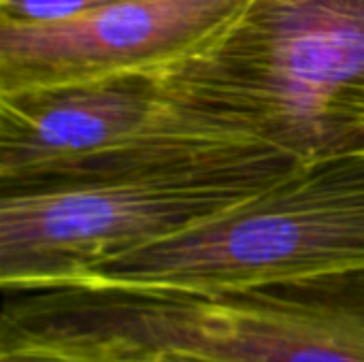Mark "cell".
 I'll use <instances>...</instances> for the list:
<instances>
[{
  "label": "cell",
  "instance_id": "6da1fadb",
  "mask_svg": "<svg viewBox=\"0 0 364 362\" xmlns=\"http://www.w3.org/2000/svg\"><path fill=\"white\" fill-rule=\"evenodd\" d=\"M87 361L183 350L237 362H364V269L192 294L68 286L4 294L0 350Z\"/></svg>",
  "mask_w": 364,
  "mask_h": 362
},
{
  "label": "cell",
  "instance_id": "7a4b0ae2",
  "mask_svg": "<svg viewBox=\"0 0 364 362\" xmlns=\"http://www.w3.org/2000/svg\"><path fill=\"white\" fill-rule=\"evenodd\" d=\"M154 75L164 100L209 134L299 162L364 149V0H250Z\"/></svg>",
  "mask_w": 364,
  "mask_h": 362
},
{
  "label": "cell",
  "instance_id": "3957f363",
  "mask_svg": "<svg viewBox=\"0 0 364 362\" xmlns=\"http://www.w3.org/2000/svg\"><path fill=\"white\" fill-rule=\"evenodd\" d=\"M299 160L262 145L79 186L0 196L4 294L77 286L96 267L194 228L267 190Z\"/></svg>",
  "mask_w": 364,
  "mask_h": 362
},
{
  "label": "cell",
  "instance_id": "277c9868",
  "mask_svg": "<svg viewBox=\"0 0 364 362\" xmlns=\"http://www.w3.org/2000/svg\"><path fill=\"white\" fill-rule=\"evenodd\" d=\"M364 269V149L299 162L267 190L77 286L218 294Z\"/></svg>",
  "mask_w": 364,
  "mask_h": 362
},
{
  "label": "cell",
  "instance_id": "5b68a950",
  "mask_svg": "<svg viewBox=\"0 0 364 362\" xmlns=\"http://www.w3.org/2000/svg\"><path fill=\"white\" fill-rule=\"evenodd\" d=\"M250 0H119L47 23H0V94L156 73L218 36Z\"/></svg>",
  "mask_w": 364,
  "mask_h": 362
},
{
  "label": "cell",
  "instance_id": "8992f818",
  "mask_svg": "<svg viewBox=\"0 0 364 362\" xmlns=\"http://www.w3.org/2000/svg\"><path fill=\"white\" fill-rule=\"evenodd\" d=\"M177 119L154 73L0 94V196L60 186Z\"/></svg>",
  "mask_w": 364,
  "mask_h": 362
},
{
  "label": "cell",
  "instance_id": "52a82bcc",
  "mask_svg": "<svg viewBox=\"0 0 364 362\" xmlns=\"http://www.w3.org/2000/svg\"><path fill=\"white\" fill-rule=\"evenodd\" d=\"M0 362H92L75 354L47 348H9L0 350Z\"/></svg>",
  "mask_w": 364,
  "mask_h": 362
},
{
  "label": "cell",
  "instance_id": "ba28073f",
  "mask_svg": "<svg viewBox=\"0 0 364 362\" xmlns=\"http://www.w3.org/2000/svg\"><path fill=\"white\" fill-rule=\"evenodd\" d=\"M94 362V361H92ZM100 362H237L228 358H218L209 354H198V352H183V350H166V352H151V354H141V356H128V358H111V361Z\"/></svg>",
  "mask_w": 364,
  "mask_h": 362
}]
</instances>
